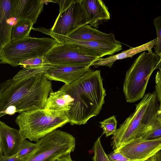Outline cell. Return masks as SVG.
<instances>
[{
	"label": "cell",
	"instance_id": "cell-1",
	"mask_svg": "<svg viewBox=\"0 0 161 161\" xmlns=\"http://www.w3.org/2000/svg\"><path fill=\"white\" fill-rule=\"evenodd\" d=\"M73 99L67 112L70 124L81 125L100 113L104 103L106 90L103 87L100 70L91 69L71 84H64L59 89Z\"/></svg>",
	"mask_w": 161,
	"mask_h": 161
},
{
	"label": "cell",
	"instance_id": "cell-2",
	"mask_svg": "<svg viewBox=\"0 0 161 161\" xmlns=\"http://www.w3.org/2000/svg\"><path fill=\"white\" fill-rule=\"evenodd\" d=\"M52 90L51 81L44 72L21 79H8L0 85V116L10 106L19 114L44 108Z\"/></svg>",
	"mask_w": 161,
	"mask_h": 161
},
{
	"label": "cell",
	"instance_id": "cell-3",
	"mask_svg": "<svg viewBox=\"0 0 161 161\" xmlns=\"http://www.w3.org/2000/svg\"><path fill=\"white\" fill-rule=\"evenodd\" d=\"M158 101L154 92L145 95L113 135L111 146L114 150L139 137L157 120Z\"/></svg>",
	"mask_w": 161,
	"mask_h": 161
},
{
	"label": "cell",
	"instance_id": "cell-4",
	"mask_svg": "<svg viewBox=\"0 0 161 161\" xmlns=\"http://www.w3.org/2000/svg\"><path fill=\"white\" fill-rule=\"evenodd\" d=\"M15 123L25 139L37 142L48 133L69 122L67 113L44 108L20 114Z\"/></svg>",
	"mask_w": 161,
	"mask_h": 161
},
{
	"label": "cell",
	"instance_id": "cell-5",
	"mask_svg": "<svg viewBox=\"0 0 161 161\" xmlns=\"http://www.w3.org/2000/svg\"><path fill=\"white\" fill-rule=\"evenodd\" d=\"M160 59L155 53L143 52L127 71L123 92L127 102L134 103L145 95L149 79Z\"/></svg>",
	"mask_w": 161,
	"mask_h": 161
},
{
	"label": "cell",
	"instance_id": "cell-6",
	"mask_svg": "<svg viewBox=\"0 0 161 161\" xmlns=\"http://www.w3.org/2000/svg\"><path fill=\"white\" fill-rule=\"evenodd\" d=\"M58 42L49 37H27L11 42L0 50V63L17 67L22 61L34 57L44 56Z\"/></svg>",
	"mask_w": 161,
	"mask_h": 161
},
{
	"label": "cell",
	"instance_id": "cell-7",
	"mask_svg": "<svg viewBox=\"0 0 161 161\" xmlns=\"http://www.w3.org/2000/svg\"><path fill=\"white\" fill-rule=\"evenodd\" d=\"M36 143L32 153L21 161H55L74 151L75 140L71 134L56 130L41 138Z\"/></svg>",
	"mask_w": 161,
	"mask_h": 161
},
{
	"label": "cell",
	"instance_id": "cell-8",
	"mask_svg": "<svg viewBox=\"0 0 161 161\" xmlns=\"http://www.w3.org/2000/svg\"><path fill=\"white\" fill-rule=\"evenodd\" d=\"M59 6V14L50 31L68 36L81 26L89 24L87 15L81 0L54 1Z\"/></svg>",
	"mask_w": 161,
	"mask_h": 161
},
{
	"label": "cell",
	"instance_id": "cell-9",
	"mask_svg": "<svg viewBox=\"0 0 161 161\" xmlns=\"http://www.w3.org/2000/svg\"><path fill=\"white\" fill-rule=\"evenodd\" d=\"M45 57L52 65H91L97 59L83 53L73 45L59 43L53 46Z\"/></svg>",
	"mask_w": 161,
	"mask_h": 161
},
{
	"label": "cell",
	"instance_id": "cell-10",
	"mask_svg": "<svg viewBox=\"0 0 161 161\" xmlns=\"http://www.w3.org/2000/svg\"><path fill=\"white\" fill-rule=\"evenodd\" d=\"M36 30L49 35L59 43L73 45L83 53L96 57L97 59L106 55H112L122 48L121 44L115 45L75 40L67 36L53 33L49 29L44 27L37 28Z\"/></svg>",
	"mask_w": 161,
	"mask_h": 161
},
{
	"label": "cell",
	"instance_id": "cell-11",
	"mask_svg": "<svg viewBox=\"0 0 161 161\" xmlns=\"http://www.w3.org/2000/svg\"><path fill=\"white\" fill-rule=\"evenodd\" d=\"M161 150V138L144 140L139 137L114 151L130 160H147Z\"/></svg>",
	"mask_w": 161,
	"mask_h": 161
},
{
	"label": "cell",
	"instance_id": "cell-12",
	"mask_svg": "<svg viewBox=\"0 0 161 161\" xmlns=\"http://www.w3.org/2000/svg\"><path fill=\"white\" fill-rule=\"evenodd\" d=\"M25 139L19 129L11 127L0 121V158L17 154Z\"/></svg>",
	"mask_w": 161,
	"mask_h": 161
},
{
	"label": "cell",
	"instance_id": "cell-13",
	"mask_svg": "<svg viewBox=\"0 0 161 161\" xmlns=\"http://www.w3.org/2000/svg\"><path fill=\"white\" fill-rule=\"evenodd\" d=\"M17 20L15 11L14 0H0V49L11 42L12 29Z\"/></svg>",
	"mask_w": 161,
	"mask_h": 161
},
{
	"label": "cell",
	"instance_id": "cell-14",
	"mask_svg": "<svg viewBox=\"0 0 161 161\" xmlns=\"http://www.w3.org/2000/svg\"><path fill=\"white\" fill-rule=\"evenodd\" d=\"M90 65L72 66L51 65L45 73L49 80L63 82L69 85L81 77L86 72L91 69Z\"/></svg>",
	"mask_w": 161,
	"mask_h": 161
},
{
	"label": "cell",
	"instance_id": "cell-15",
	"mask_svg": "<svg viewBox=\"0 0 161 161\" xmlns=\"http://www.w3.org/2000/svg\"><path fill=\"white\" fill-rule=\"evenodd\" d=\"M67 37L76 40L98 42L106 44H121L116 40L112 33L107 34L92 27L89 25H84Z\"/></svg>",
	"mask_w": 161,
	"mask_h": 161
},
{
	"label": "cell",
	"instance_id": "cell-16",
	"mask_svg": "<svg viewBox=\"0 0 161 161\" xmlns=\"http://www.w3.org/2000/svg\"><path fill=\"white\" fill-rule=\"evenodd\" d=\"M53 1L42 0H14L15 14L17 18L29 19L34 24L42 11L46 3Z\"/></svg>",
	"mask_w": 161,
	"mask_h": 161
},
{
	"label": "cell",
	"instance_id": "cell-17",
	"mask_svg": "<svg viewBox=\"0 0 161 161\" xmlns=\"http://www.w3.org/2000/svg\"><path fill=\"white\" fill-rule=\"evenodd\" d=\"M81 2L91 26L97 28L99 21L110 19L108 8L102 0H81Z\"/></svg>",
	"mask_w": 161,
	"mask_h": 161
},
{
	"label": "cell",
	"instance_id": "cell-18",
	"mask_svg": "<svg viewBox=\"0 0 161 161\" xmlns=\"http://www.w3.org/2000/svg\"><path fill=\"white\" fill-rule=\"evenodd\" d=\"M73 99L65 92L60 90L49 93L44 108L50 110L67 113L73 104Z\"/></svg>",
	"mask_w": 161,
	"mask_h": 161
},
{
	"label": "cell",
	"instance_id": "cell-19",
	"mask_svg": "<svg viewBox=\"0 0 161 161\" xmlns=\"http://www.w3.org/2000/svg\"><path fill=\"white\" fill-rule=\"evenodd\" d=\"M34 23L30 20L25 18H18L16 24L12 28L11 42L15 41L29 36L33 29Z\"/></svg>",
	"mask_w": 161,
	"mask_h": 161
},
{
	"label": "cell",
	"instance_id": "cell-20",
	"mask_svg": "<svg viewBox=\"0 0 161 161\" xmlns=\"http://www.w3.org/2000/svg\"><path fill=\"white\" fill-rule=\"evenodd\" d=\"M51 65L45 56L31 57L21 61L19 64L23 68H37Z\"/></svg>",
	"mask_w": 161,
	"mask_h": 161
},
{
	"label": "cell",
	"instance_id": "cell-21",
	"mask_svg": "<svg viewBox=\"0 0 161 161\" xmlns=\"http://www.w3.org/2000/svg\"><path fill=\"white\" fill-rule=\"evenodd\" d=\"M51 65L34 68H23L13 77L12 79L16 80L21 79L41 72H44L45 73L47 69Z\"/></svg>",
	"mask_w": 161,
	"mask_h": 161
},
{
	"label": "cell",
	"instance_id": "cell-22",
	"mask_svg": "<svg viewBox=\"0 0 161 161\" xmlns=\"http://www.w3.org/2000/svg\"><path fill=\"white\" fill-rule=\"evenodd\" d=\"M100 126L103 130V134L106 137L113 135L117 130V121L114 115L100 122Z\"/></svg>",
	"mask_w": 161,
	"mask_h": 161
},
{
	"label": "cell",
	"instance_id": "cell-23",
	"mask_svg": "<svg viewBox=\"0 0 161 161\" xmlns=\"http://www.w3.org/2000/svg\"><path fill=\"white\" fill-rule=\"evenodd\" d=\"M139 137L144 140L161 138V123L157 120L146 131Z\"/></svg>",
	"mask_w": 161,
	"mask_h": 161
},
{
	"label": "cell",
	"instance_id": "cell-24",
	"mask_svg": "<svg viewBox=\"0 0 161 161\" xmlns=\"http://www.w3.org/2000/svg\"><path fill=\"white\" fill-rule=\"evenodd\" d=\"M100 137H99L97 139L94 144L92 160L93 161H110L102 146Z\"/></svg>",
	"mask_w": 161,
	"mask_h": 161
},
{
	"label": "cell",
	"instance_id": "cell-25",
	"mask_svg": "<svg viewBox=\"0 0 161 161\" xmlns=\"http://www.w3.org/2000/svg\"><path fill=\"white\" fill-rule=\"evenodd\" d=\"M36 146V143H33L24 139L16 154L18 157L21 161L24 159L32 153Z\"/></svg>",
	"mask_w": 161,
	"mask_h": 161
},
{
	"label": "cell",
	"instance_id": "cell-26",
	"mask_svg": "<svg viewBox=\"0 0 161 161\" xmlns=\"http://www.w3.org/2000/svg\"><path fill=\"white\" fill-rule=\"evenodd\" d=\"M157 32V42L154 47L155 53L159 55L161 53V16L154 18L153 20Z\"/></svg>",
	"mask_w": 161,
	"mask_h": 161
},
{
	"label": "cell",
	"instance_id": "cell-27",
	"mask_svg": "<svg viewBox=\"0 0 161 161\" xmlns=\"http://www.w3.org/2000/svg\"><path fill=\"white\" fill-rule=\"evenodd\" d=\"M110 161H130V160L117 151H114L107 154Z\"/></svg>",
	"mask_w": 161,
	"mask_h": 161
},
{
	"label": "cell",
	"instance_id": "cell-28",
	"mask_svg": "<svg viewBox=\"0 0 161 161\" xmlns=\"http://www.w3.org/2000/svg\"><path fill=\"white\" fill-rule=\"evenodd\" d=\"M155 92L158 101L161 102V76L156 75Z\"/></svg>",
	"mask_w": 161,
	"mask_h": 161
},
{
	"label": "cell",
	"instance_id": "cell-29",
	"mask_svg": "<svg viewBox=\"0 0 161 161\" xmlns=\"http://www.w3.org/2000/svg\"><path fill=\"white\" fill-rule=\"evenodd\" d=\"M0 161H21L17 154L11 156L3 155L0 158Z\"/></svg>",
	"mask_w": 161,
	"mask_h": 161
},
{
	"label": "cell",
	"instance_id": "cell-30",
	"mask_svg": "<svg viewBox=\"0 0 161 161\" xmlns=\"http://www.w3.org/2000/svg\"><path fill=\"white\" fill-rule=\"evenodd\" d=\"M55 161H74L73 160L70 156V153L60 157Z\"/></svg>",
	"mask_w": 161,
	"mask_h": 161
},
{
	"label": "cell",
	"instance_id": "cell-31",
	"mask_svg": "<svg viewBox=\"0 0 161 161\" xmlns=\"http://www.w3.org/2000/svg\"><path fill=\"white\" fill-rule=\"evenodd\" d=\"M156 118L157 120L161 123V102L160 103L156 114Z\"/></svg>",
	"mask_w": 161,
	"mask_h": 161
},
{
	"label": "cell",
	"instance_id": "cell-32",
	"mask_svg": "<svg viewBox=\"0 0 161 161\" xmlns=\"http://www.w3.org/2000/svg\"><path fill=\"white\" fill-rule=\"evenodd\" d=\"M158 69L159 70L158 71L156 75L161 76V60L157 64L156 69Z\"/></svg>",
	"mask_w": 161,
	"mask_h": 161
},
{
	"label": "cell",
	"instance_id": "cell-33",
	"mask_svg": "<svg viewBox=\"0 0 161 161\" xmlns=\"http://www.w3.org/2000/svg\"><path fill=\"white\" fill-rule=\"evenodd\" d=\"M148 161H159L156 154L148 159Z\"/></svg>",
	"mask_w": 161,
	"mask_h": 161
},
{
	"label": "cell",
	"instance_id": "cell-34",
	"mask_svg": "<svg viewBox=\"0 0 161 161\" xmlns=\"http://www.w3.org/2000/svg\"><path fill=\"white\" fill-rule=\"evenodd\" d=\"M156 154L158 158L159 161H161V150L157 152Z\"/></svg>",
	"mask_w": 161,
	"mask_h": 161
},
{
	"label": "cell",
	"instance_id": "cell-35",
	"mask_svg": "<svg viewBox=\"0 0 161 161\" xmlns=\"http://www.w3.org/2000/svg\"><path fill=\"white\" fill-rule=\"evenodd\" d=\"M159 55L160 56V60H161V53Z\"/></svg>",
	"mask_w": 161,
	"mask_h": 161
}]
</instances>
